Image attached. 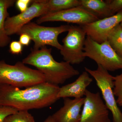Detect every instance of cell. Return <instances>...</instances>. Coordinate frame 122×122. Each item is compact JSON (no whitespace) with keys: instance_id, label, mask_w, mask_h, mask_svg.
Segmentation results:
<instances>
[{"instance_id":"cell-1","label":"cell","mask_w":122,"mask_h":122,"mask_svg":"<svg viewBox=\"0 0 122 122\" xmlns=\"http://www.w3.org/2000/svg\"><path fill=\"white\" fill-rule=\"evenodd\" d=\"M59 86L46 82L24 89L0 84V106L12 107L18 111L40 109L53 105L59 99Z\"/></svg>"},{"instance_id":"cell-2","label":"cell","mask_w":122,"mask_h":122,"mask_svg":"<svg viewBox=\"0 0 122 122\" xmlns=\"http://www.w3.org/2000/svg\"><path fill=\"white\" fill-rule=\"evenodd\" d=\"M51 52L52 49H48L46 46L38 50L32 49L22 62L36 68L45 76L46 82L56 86L79 75V71L70 63L55 61Z\"/></svg>"},{"instance_id":"cell-3","label":"cell","mask_w":122,"mask_h":122,"mask_svg":"<svg viewBox=\"0 0 122 122\" xmlns=\"http://www.w3.org/2000/svg\"><path fill=\"white\" fill-rule=\"evenodd\" d=\"M44 82L45 77L41 72L29 68L22 61L11 65L0 60V84L21 88Z\"/></svg>"},{"instance_id":"cell-4","label":"cell","mask_w":122,"mask_h":122,"mask_svg":"<svg viewBox=\"0 0 122 122\" xmlns=\"http://www.w3.org/2000/svg\"><path fill=\"white\" fill-rule=\"evenodd\" d=\"M83 51L85 57L93 60L108 71L122 69V58L114 50L107 41L99 43L87 36Z\"/></svg>"},{"instance_id":"cell-5","label":"cell","mask_w":122,"mask_h":122,"mask_svg":"<svg viewBox=\"0 0 122 122\" xmlns=\"http://www.w3.org/2000/svg\"><path fill=\"white\" fill-rule=\"evenodd\" d=\"M71 26L64 25L57 27H47L30 22L22 27L18 35L22 33L28 34L34 43V49H39L49 45L60 50L62 45L58 41V36L62 33L68 32Z\"/></svg>"},{"instance_id":"cell-6","label":"cell","mask_w":122,"mask_h":122,"mask_svg":"<svg viewBox=\"0 0 122 122\" xmlns=\"http://www.w3.org/2000/svg\"><path fill=\"white\" fill-rule=\"evenodd\" d=\"M97 65L95 70L85 67V71L95 79L105 100V105L112 114L113 122H122V112L118 107L113 91L114 76L102 66Z\"/></svg>"},{"instance_id":"cell-7","label":"cell","mask_w":122,"mask_h":122,"mask_svg":"<svg viewBox=\"0 0 122 122\" xmlns=\"http://www.w3.org/2000/svg\"><path fill=\"white\" fill-rule=\"evenodd\" d=\"M86 35L81 26L71 25L67 35L62 39L63 45L60 50L64 61L71 65H78L84 61Z\"/></svg>"},{"instance_id":"cell-8","label":"cell","mask_w":122,"mask_h":122,"mask_svg":"<svg viewBox=\"0 0 122 122\" xmlns=\"http://www.w3.org/2000/svg\"><path fill=\"white\" fill-rule=\"evenodd\" d=\"M47 0H32L25 11L12 17L5 21V28L9 36L18 34L22 27L35 18L40 17L48 13Z\"/></svg>"},{"instance_id":"cell-9","label":"cell","mask_w":122,"mask_h":122,"mask_svg":"<svg viewBox=\"0 0 122 122\" xmlns=\"http://www.w3.org/2000/svg\"><path fill=\"white\" fill-rule=\"evenodd\" d=\"M79 122H111L107 109L100 93L87 90Z\"/></svg>"},{"instance_id":"cell-10","label":"cell","mask_w":122,"mask_h":122,"mask_svg":"<svg viewBox=\"0 0 122 122\" xmlns=\"http://www.w3.org/2000/svg\"><path fill=\"white\" fill-rule=\"evenodd\" d=\"M99 20L93 14L79 6L47 14L38 18L36 22L39 24L50 21H62L78 24L82 26Z\"/></svg>"},{"instance_id":"cell-11","label":"cell","mask_w":122,"mask_h":122,"mask_svg":"<svg viewBox=\"0 0 122 122\" xmlns=\"http://www.w3.org/2000/svg\"><path fill=\"white\" fill-rule=\"evenodd\" d=\"M122 21V10L109 17L99 19L81 26L87 36L95 41L102 43L107 41L109 33Z\"/></svg>"},{"instance_id":"cell-12","label":"cell","mask_w":122,"mask_h":122,"mask_svg":"<svg viewBox=\"0 0 122 122\" xmlns=\"http://www.w3.org/2000/svg\"><path fill=\"white\" fill-rule=\"evenodd\" d=\"M63 106L52 115L56 122H79L85 97L63 98Z\"/></svg>"},{"instance_id":"cell-13","label":"cell","mask_w":122,"mask_h":122,"mask_svg":"<svg viewBox=\"0 0 122 122\" xmlns=\"http://www.w3.org/2000/svg\"><path fill=\"white\" fill-rule=\"evenodd\" d=\"M89 74L86 71L83 72L73 82L60 87L58 98H83L87 90V87L93 81V79Z\"/></svg>"},{"instance_id":"cell-14","label":"cell","mask_w":122,"mask_h":122,"mask_svg":"<svg viewBox=\"0 0 122 122\" xmlns=\"http://www.w3.org/2000/svg\"><path fill=\"white\" fill-rule=\"evenodd\" d=\"M80 7L102 19L113 15L110 9V0H80Z\"/></svg>"},{"instance_id":"cell-15","label":"cell","mask_w":122,"mask_h":122,"mask_svg":"<svg viewBox=\"0 0 122 122\" xmlns=\"http://www.w3.org/2000/svg\"><path fill=\"white\" fill-rule=\"evenodd\" d=\"M15 0H0V48L7 46L11 42V38L7 35L5 28V21L9 16L8 9L13 7Z\"/></svg>"},{"instance_id":"cell-16","label":"cell","mask_w":122,"mask_h":122,"mask_svg":"<svg viewBox=\"0 0 122 122\" xmlns=\"http://www.w3.org/2000/svg\"><path fill=\"white\" fill-rule=\"evenodd\" d=\"M80 0H47L48 13L63 11L80 6Z\"/></svg>"},{"instance_id":"cell-17","label":"cell","mask_w":122,"mask_h":122,"mask_svg":"<svg viewBox=\"0 0 122 122\" xmlns=\"http://www.w3.org/2000/svg\"><path fill=\"white\" fill-rule=\"evenodd\" d=\"M107 41L114 50L122 58V28L120 24L110 32Z\"/></svg>"},{"instance_id":"cell-18","label":"cell","mask_w":122,"mask_h":122,"mask_svg":"<svg viewBox=\"0 0 122 122\" xmlns=\"http://www.w3.org/2000/svg\"><path fill=\"white\" fill-rule=\"evenodd\" d=\"M3 122H36L28 111H18L5 118Z\"/></svg>"},{"instance_id":"cell-19","label":"cell","mask_w":122,"mask_h":122,"mask_svg":"<svg viewBox=\"0 0 122 122\" xmlns=\"http://www.w3.org/2000/svg\"><path fill=\"white\" fill-rule=\"evenodd\" d=\"M113 91L115 96L117 97L116 100L118 105L122 106V73L114 76Z\"/></svg>"},{"instance_id":"cell-20","label":"cell","mask_w":122,"mask_h":122,"mask_svg":"<svg viewBox=\"0 0 122 122\" xmlns=\"http://www.w3.org/2000/svg\"><path fill=\"white\" fill-rule=\"evenodd\" d=\"M17 109L12 107L0 106V122H3L9 116L18 112Z\"/></svg>"},{"instance_id":"cell-21","label":"cell","mask_w":122,"mask_h":122,"mask_svg":"<svg viewBox=\"0 0 122 122\" xmlns=\"http://www.w3.org/2000/svg\"><path fill=\"white\" fill-rule=\"evenodd\" d=\"M23 46L18 41H12L10 43L9 51L12 54H21L23 51Z\"/></svg>"},{"instance_id":"cell-22","label":"cell","mask_w":122,"mask_h":122,"mask_svg":"<svg viewBox=\"0 0 122 122\" xmlns=\"http://www.w3.org/2000/svg\"><path fill=\"white\" fill-rule=\"evenodd\" d=\"M109 5L110 9L113 15L122 10V0H110Z\"/></svg>"},{"instance_id":"cell-23","label":"cell","mask_w":122,"mask_h":122,"mask_svg":"<svg viewBox=\"0 0 122 122\" xmlns=\"http://www.w3.org/2000/svg\"><path fill=\"white\" fill-rule=\"evenodd\" d=\"M32 1L31 0H16L15 4L18 9L22 13L27 9L29 5L31 4Z\"/></svg>"},{"instance_id":"cell-24","label":"cell","mask_w":122,"mask_h":122,"mask_svg":"<svg viewBox=\"0 0 122 122\" xmlns=\"http://www.w3.org/2000/svg\"><path fill=\"white\" fill-rule=\"evenodd\" d=\"M19 41L22 46H28L32 41L31 38L28 34L22 33L20 34Z\"/></svg>"},{"instance_id":"cell-25","label":"cell","mask_w":122,"mask_h":122,"mask_svg":"<svg viewBox=\"0 0 122 122\" xmlns=\"http://www.w3.org/2000/svg\"><path fill=\"white\" fill-rule=\"evenodd\" d=\"M43 122H56L52 115L50 116Z\"/></svg>"},{"instance_id":"cell-26","label":"cell","mask_w":122,"mask_h":122,"mask_svg":"<svg viewBox=\"0 0 122 122\" xmlns=\"http://www.w3.org/2000/svg\"><path fill=\"white\" fill-rule=\"evenodd\" d=\"M120 25L122 28V21H121V22H120Z\"/></svg>"}]
</instances>
